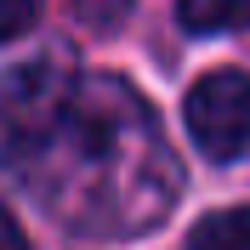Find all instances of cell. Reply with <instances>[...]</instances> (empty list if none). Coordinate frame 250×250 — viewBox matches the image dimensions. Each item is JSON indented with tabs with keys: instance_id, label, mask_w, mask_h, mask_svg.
<instances>
[{
	"instance_id": "6da1fadb",
	"label": "cell",
	"mask_w": 250,
	"mask_h": 250,
	"mask_svg": "<svg viewBox=\"0 0 250 250\" xmlns=\"http://www.w3.org/2000/svg\"><path fill=\"white\" fill-rule=\"evenodd\" d=\"M51 137L68 142L74 182H62L57 199L74 210L80 228H85V216H97L91 228L137 233V228H154L159 210L171 205L176 193L171 148L159 142L148 103H137L120 80H97V85L74 91Z\"/></svg>"
},
{
	"instance_id": "7a4b0ae2",
	"label": "cell",
	"mask_w": 250,
	"mask_h": 250,
	"mask_svg": "<svg viewBox=\"0 0 250 250\" xmlns=\"http://www.w3.org/2000/svg\"><path fill=\"white\" fill-rule=\"evenodd\" d=\"M182 120H188V137L199 142L205 159L250 154V74L216 68V74L193 80V91L182 103Z\"/></svg>"
},
{
	"instance_id": "3957f363",
	"label": "cell",
	"mask_w": 250,
	"mask_h": 250,
	"mask_svg": "<svg viewBox=\"0 0 250 250\" xmlns=\"http://www.w3.org/2000/svg\"><path fill=\"white\" fill-rule=\"evenodd\" d=\"M74 103V80H68V57H34L23 62L17 74H6V91H0V125L12 131L17 148H40V142L57 131V120Z\"/></svg>"
},
{
	"instance_id": "277c9868",
	"label": "cell",
	"mask_w": 250,
	"mask_h": 250,
	"mask_svg": "<svg viewBox=\"0 0 250 250\" xmlns=\"http://www.w3.org/2000/svg\"><path fill=\"white\" fill-rule=\"evenodd\" d=\"M176 23L188 34H222V29H245L250 23V0H182Z\"/></svg>"
},
{
	"instance_id": "5b68a950",
	"label": "cell",
	"mask_w": 250,
	"mask_h": 250,
	"mask_svg": "<svg viewBox=\"0 0 250 250\" xmlns=\"http://www.w3.org/2000/svg\"><path fill=\"white\" fill-rule=\"evenodd\" d=\"M182 250H250V210H210Z\"/></svg>"
},
{
	"instance_id": "8992f818",
	"label": "cell",
	"mask_w": 250,
	"mask_h": 250,
	"mask_svg": "<svg viewBox=\"0 0 250 250\" xmlns=\"http://www.w3.org/2000/svg\"><path fill=\"white\" fill-rule=\"evenodd\" d=\"M34 17H40V0H0V46L17 40V34H29Z\"/></svg>"
},
{
	"instance_id": "52a82bcc",
	"label": "cell",
	"mask_w": 250,
	"mask_h": 250,
	"mask_svg": "<svg viewBox=\"0 0 250 250\" xmlns=\"http://www.w3.org/2000/svg\"><path fill=\"white\" fill-rule=\"evenodd\" d=\"M0 250H29V239H23V228H17V216L0 205Z\"/></svg>"
}]
</instances>
